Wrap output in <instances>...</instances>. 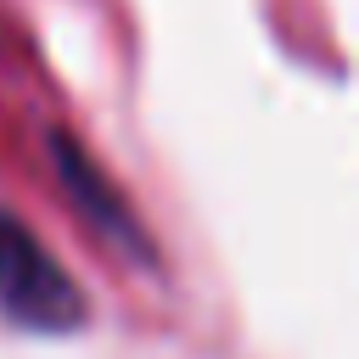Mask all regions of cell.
Wrapping results in <instances>:
<instances>
[{"mask_svg":"<svg viewBox=\"0 0 359 359\" xmlns=\"http://www.w3.org/2000/svg\"><path fill=\"white\" fill-rule=\"evenodd\" d=\"M0 314L39 337H62L90 320L79 280L11 208H0Z\"/></svg>","mask_w":359,"mask_h":359,"instance_id":"cell-1","label":"cell"},{"mask_svg":"<svg viewBox=\"0 0 359 359\" xmlns=\"http://www.w3.org/2000/svg\"><path fill=\"white\" fill-rule=\"evenodd\" d=\"M50 163H56V180H62V191L73 196L79 219H84L107 247H118L123 258L151 264V236L140 230V219L129 213V202L118 196V185L101 174V163H95L67 129H50Z\"/></svg>","mask_w":359,"mask_h":359,"instance_id":"cell-2","label":"cell"}]
</instances>
